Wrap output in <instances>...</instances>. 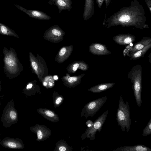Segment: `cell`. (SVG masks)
<instances>
[{"label": "cell", "instance_id": "6da1fadb", "mask_svg": "<svg viewBox=\"0 0 151 151\" xmlns=\"http://www.w3.org/2000/svg\"><path fill=\"white\" fill-rule=\"evenodd\" d=\"M146 21L142 5L137 0H132L129 6L122 7L108 18L106 19L105 14L103 25L108 28L120 25L122 27H134L142 29L149 28Z\"/></svg>", "mask_w": 151, "mask_h": 151}, {"label": "cell", "instance_id": "7a4b0ae2", "mask_svg": "<svg viewBox=\"0 0 151 151\" xmlns=\"http://www.w3.org/2000/svg\"><path fill=\"white\" fill-rule=\"evenodd\" d=\"M4 54V71L9 79L18 76L23 70L22 65L19 60L15 50L10 48L8 50L4 47L3 50Z\"/></svg>", "mask_w": 151, "mask_h": 151}, {"label": "cell", "instance_id": "3957f363", "mask_svg": "<svg viewBox=\"0 0 151 151\" xmlns=\"http://www.w3.org/2000/svg\"><path fill=\"white\" fill-rule=\"evenodd\" d=\"M128 78L131 80L137 104L140 107L142 103V66L134 65L128 73Z\"/></svg>", "mask_w": 151, "mask_h": 151}, {"label": "cell", "instance_id": "277c9868", "mask_svg": "<svg viewBox=\"0 0 151 151\" xmlns=\"http://www.w3.org/2000/svg\"><path fill=\"white\" fill-rule=\"evenodd\" d=\"M116 119L122 131L124 132L126 130L128 132L131 124L130 107L128 101L124 102L122 96L119 98Z\"/></svg>", "mask_w": 151, "mask_h": 151}, {"label": "cell", "instance_id": "5b68a950", "mask_svg": "<svg viewBox=\"0 0 151 151\" xmlns=\"http://www.w3.org/2000/svg\"><path fill=\"white\" fill-rule=\"evenodd\" d=\"M108 113V110L105 111L93 123L91 127H88L85 133V138L87 137L91 140L95 139V134L97 132H100L102 126L106 121Z\"/></svg>", "mask_w": 151, "mask_h": 151}, {"label": "cell", "instance_id": "8992f818", "mask_svg": "<svg viewBox=\"0 0 151 151\" xmlns=\"http://www.w3.org/2000/svg\"><path fill=\"white\" fill-rule=\"evenodd\" d=\"M107 99V97L105 96L88 103L85 106L86 117L93 116L104 105Z\"/></svg>", "mask_w": 151, "mask_h": 151}, {"label": "cell", "instance_id": "52a82bcc", "mask_svg": "<svg viewBox=\"0 0 151 151\" xmlns=\"http://www.w3.org/2000/svg\"><path fill=\"white\" fill-rule=\"evenodd\" d=\"M17 111L12 106V104H8L4 111L2 120L4 125H11L16 123L17 120Z\"/></svg>", "mask_w": 151, "mask_h": 151}, {"label": "cell", "instance_id": "ba28073f", "mask_svg": "<svg viewBox=\"0 0 151 151\" xmlns=\"http://www.w3.org/2000/svg\"><path fill=\"white\" fill-rule=\"evenodd\" d=\"M19 10L26 14L30 17L40 20H49L51 17L45 13L37 10L27 9L22 6L15 4Z\"/></svg>", "mask_w": 151, "mask_h": 151}, {"label": "cell", "instance_id": "9c48e42d", "mask_svg": "<svg viewBox=\"0 0 151 151\" xmlns=\"http://www.w3.org/2000/svg\"><path fill=\"white\" fill-rule=\"evenodd\" d=\"M0 144L4 147L12 149H22L24 147L22 141L18 138L6 137L1 141Z\"/></svg>", "mask_w": 151, "mask_h": 151}, {"label": "cell", "instance_id": "30bf717a", "mask_svg": "<svg viewBox=\"0 0 151 151\" xmlns=\"http://www.w3.org/2000/svg\"><path fill=\"white\" fill-rule=\"evenodd\" d=\"M47 3L50 5L57 6L59 13L63 10L70 11L72 8L71 0H49Z\"/></svg>", "mask_w": 151, "mask_h": 151}, {"label": "cell", "instance_id": "8fae6325", "mask_svg": "<svg viewBox=\"0 0 151 151\" xmlns=\"http://www.w3.org/2000/svg\"><path fill=\"white\" fill-rule=\"evenodd\" d=\"M89 50L92 54L99 55H108L111 53L105 45L99 43H94L91 45Z\"/></svg>", "mask_w": 151, "mask_h": 151}, {"label": "cell", "instance_id": "7c38bea8", "mask_svg": "<svg viewBox=\"0 0 151 151\" xmlns=\"http://www.w3.org/2000/svg\"><path fill=\"white\" fill-rule=\"evenodd\" d=\"M113 40L117 44L122 45L129 44L135 40V36L129 34H122L113 37Z\"/></svg>", "mask_w": 151, "mask_h": 151}, {"label": "cell", "instance_id": "4fadbf2b", "mask_svg": "<svg viewBox=\"0 0 151 151\" xmlns=\"http://www.w3.org/2000/svg\"><path fill=\"white\" fill-rule=\"evenodd\" d=\"M94 0H85L83 17L85 21L90 19L94 13Z\"/></svg>", "mask_w": 151, "mask_h": 151}, {"label": "cell", "instance_id": "5bb4252c", "mask_svg": "<svg viewBox=\"0 0 151 151\" xmlns=\"http://www.w3.org/2000/svg\"><path fill=\"white\" fill-rule=\"evenodd\" d=\"M113 151H151V149L142 145L121 147L113 150Z\"/></svg>", "mask_w": 151, "mask_h": 151}, {"label": "cell", "instance_id": "9a60e30c", "mask_svg": "<svg viewBox=\"0 0 151 151\" xmlns=\"http://www.w3.org/2000/svg\"><path fill=\"white\" fill-rule=\"evenodd\" d=\"M115 84L114 83H110L99 84L91 87L88 91L93 93H100L112 88Z\"/></svg>", "mask_w": 151, "mask_h": 151}, {"label": "cell", "instance_id": "2e32d148", "mask_svg": "<svg viewBox=\"0 0 151 151\" xmlns=\"http://www.w3.org/2000/svg\"><path fill=\"white\" fill-rule=\"evenodd\" d=\"M150 43H151V38L143 37L140 41L135 43L132 46L130 53H133L139 50Z\"/></svg>", "mask_w": 151, "mask_h": 151}, {"label": "cell", "instance_id": "e0dca14e", "mask_svg": "<svg viewBox=\"0 0 151 151\" xmlns=\"http://www.w3.org/2000/svg\"><path fill=\"white\" fill-rule=\"evenodd\" d=\"M151 47V43L146 45L142 49L133 53H130L128 56L131 59L136 60L143 57L145 54Z\"/></svg>", "mask_w": 151, "mask_h": 151}, {"label": "cell", "instance_id": "ac0fdd59", "mask_svg": "<svg viewBox=\"0 0 151 151\" xmlns=\"http://www.w3.org/2000/svg\"><path fill=\"white\" fill-rule=\"evenodd\" d=\"M0 34L7 36H12L19 38L15 31L7 26L0 22Z\"/></svg>", "mask_w": 151, "mask_h": 151}, {"label": "cell", "instance_id": "d6986e66", "mask_svg": "<svg viewBox=\"0 0 151 151\" xmlns=\"http://www.w3.org/2000/svg\"><path fill=\"white\" fill-rule=\"evenodd\" d=\"M151 134V118L148 123L142 131V135L145 137L147 135Z\"/></svg>", "mask_w": 151, "mask_h": 151}, {"label": "cell", "instance_id": "ffe728a7", "mask_svg": "<svg viewBox=\"0 0 151 151\" xmlns=\"http://www.w3.org/2000/svg\"><path fill=\"white\" fill-rule=\"evenodd\" d=\"M132 47V46H131L130 45H128L124 49L123 52V54L124 56L126 55H128L129 54V52H131V50Z\"/></svg>", "mask_w": 151, "mask_h": 151}, {"label": "cell", "instance_id": "44dd1931", "mask_svg": "<svg viewBox=\"0 0 151 151\" xmlns=\"http://www.w3.org/2000/svg\"><path fill=\"white\" fill-rule=\"evenodd\" d=\"M32 66L34 69L37 70L38 68V65L37 63L31 59Z\"/></svg>", "mask_w": 151, "mask_h": 151}, {"label": "cell", "instance_id": "7402d4cb", "mask_svg": "<svg viewBox=\"0 0 151 151\" xmlns=\"http://www.w3.org/2000/svg\"><path fill=\"white\" fill-rule=\"evenodd\" d=\"M146 5L150 11L151 13V0H144Z\"/></svg>", "mask_w": 151, "mask_h": 151}, {"label": "cell", "instance_id": "603a6c76", "mask_svg": "<svg viewBox=\"0 0 151 151\" xmlns=\"http://www.w3.org/2000/svg\"><path fill=\"white\" fill-rule=\"evenodd\" d=\"M104 1L105 0H96V3L99 8H101L102 4Z\"/></svg>", "mask_w": 151, "mask_h": 151}, {"label": "cell", "instance_id": "cb8c5ba5", "mask_svg": "<svg viewBox=\"0 0 151 151\" xmlns=\"http://www.w3.org/2000/svg\"><path fill=\"white\" fill-rule=\"evenodd\" d=\"M45 113L46 115L49 117H52L54 116L55 115L54 113L50 111H46Z\"/></svg>", "mask_w": 151, "mask_h": 151}, {"label": "cell", "instance_id": "d4e9b609", "mask_svg": "<svg viewBox=\"0 0 151 151\" xmlns=\"http://www.w3.org/2000/svg\"><path fill=\"white\" fill-rule=\"evenodd\" d=\"M77 79L76 77H70L68 79V82L70 83L73 82L77 81Z\"/></svg>", "mask_w": 151, "mask_h": 151}, {"label": "cell", "instance_id": "484cf974", "mask_svg": "<svg viewBox=\"0 0 151 151\" xmlns=\"http://www.w3.org/2000/svg\"><path fill=\"white\" fill-rule=\"evenodd\" d=\"M66 51V48L65 47L62 48L60 50L59 55L60 56H62L65 53Z\"/></svg>", "mask_w": 151, "mask_h": 151}, {"label": "cell", "instance_id": "4316f807", "mask_svg": "<svg viewBox=\"0 0 151 151\" xmlns=\"http://www.w3.org/2000/svg\"><path fill=\"white\" fill-rule=\"evenodd\" d=\"M37 136L39 139H41L42 137V134L41 130H39L37 132Z\"/></svg>", "mask_w": 151, "mask_h": 151}, {"label": "cell", "instance_id": "83f0119b", "mask_svg": "<svg viewBox=\"0 0 151 151\" xmlns=\"http://www.w3.org/2000/svg\"><path fill=\"white\" fill-rule=\"evenodd\" d=\"M86 124L88 127H91L93 125V123L91 121L88 120L87 121Z\"/></svg>", "mask_w": 151, "mask_h": 151}, {"label": "cell", "instance_id": "f1b7e54d", "mask_svg": "<svg viewBox=\"0 0 151 151\" xmlns=\"http://www.w3.org/2000/svg\"><path fill=\"white\" fill-rule=\"evenodd\" d=\"M79 66V64L78 63L75 64L73 66V71H75L77 70Z\"/></svg>", "mask_w": 151, "mask_h": 151}, {"label": "cell", "instance_id": "f546056e", "mask_svg": "<svg viewBox=\"0 0 151 151\" xmlns=\"http://www.w3.org/2000/svg\"><path fill=\"white\" fill-rule=\"evenodd\" d=\"M112 0H105L106 8H107L111 2Z\"/></svg>", "mask_w": 151, "mask_h": 151}, {"label": "cell", "instance_id": "4dcf8cb0", "mask_svg": "<svg viewBox=\"0 0 151 151\" xmlns=\"http://www.w3.org/2000/svg\"><path fill=\"white\" fill-rule=\"evenodd\" d=\"M62 98L61 97H59L56 99L55 101V104H59L62 101Z\"/></svg>", "mask_w": 151, "mask_h": 151}, {"label": "cell", "instance_id": "1f68e13d", "mask_svg": "<svg viewBox=\"0 0 151 151\" xmlns=\"http://www.w3.org/2000/svg\"><path fill=\"white\" fill-rule=\"evenodd\" d=\"M66 150V148L63 146L60 147L59 148V150L60 151H64Z\"/></svg>", "mask_w": 151, "mask_h": 151}, {"label": "cell", "instance_id": "d6a6232c", "mask_svg": "<svg viewBox=\"0 0 151 151\" xmlns=\"http://www.w3.org/2000/svg\"><path fill=\"white\" fill-rule=\"evenodd\" d=\"M32 84L29 83L28 84L26 87L27 89H30L32 88Z\"/></svg>", "mask_w": 151, "mask_h": 151}, {"label": "cell", "instance_id": "836d02e7", "mask_svg": "<svg viewBox=\"0 0 151 151\" xmlns=\"http://www.w3.org/2000/svg\"><path fill=\"white\" fill-rule=\"evenodd\" d=\"M54 78L55 80H57L58 79V78L57 76H54Z\"/></svg>", "mask_w": 151, "mask_h": 151}, {"label": "cell", "instance_id": "e575fe53", "mask_svg": "<svg viewBox=\"0 0 151 151\" xmlns=\"http://www.w3.org/2000/svg\"><path fill=\"white\" fill-rule=\"evenodd\" d=\"M1 80H0V92L1 91Z\"/></svg>", "mask_w": 151, "mask_h": 151}, {"label": "cell", "instance_id": "d590c367", "mask_svg": "<svg viewBox=\"0 0 151 151\" xmlns=\"http://www.w3.org/2000/svg\"><path fill=\"white\" fill-rule=\"evenodd\" d=\"M43 85L45 86H46V85H47V83L46 82H44V83H43Z\"/></svg>", "mask_w": 151, "mask_h": 151}, {"label": "cell", "instance_id": "8d00e7d4", "mask_svg": "<svg viewBox=\"0 0 151 151\" xmlns=\"http://www.w3.org/2000/svg\"><path fill=\"white\" fill-rule=\"evenodd\" d=\"M49 85L50 86H52V83L50 82Z\"/></svg>", "mask_w": 151, "mask_h": 151}]
</instances>
